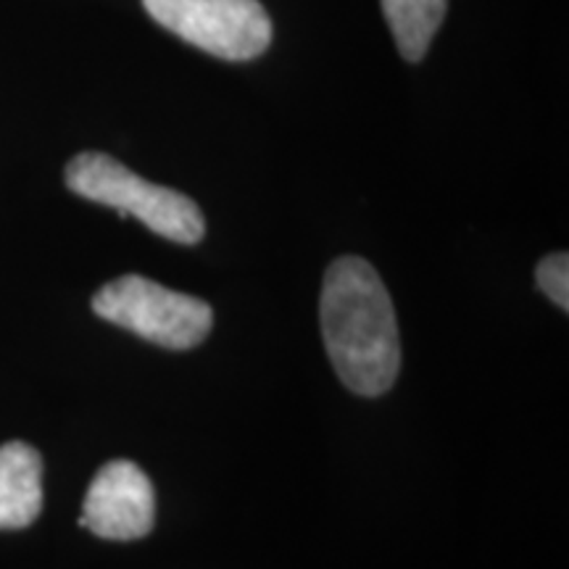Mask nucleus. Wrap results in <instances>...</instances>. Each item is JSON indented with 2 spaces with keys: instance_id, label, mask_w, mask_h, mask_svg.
<instances>
[{
  "instance_id": "f257e3e1",
  "label": "nucleus",
  "mask_w": 569,
  "mask_h": 569,
  "mask_svg": "<svg viewBox=\"0 0 569 569\" xmlns=\"http://www.w3.org/2000/svg\"><path fill=\"white\" fill-rule=\"evenodd\" d=\"M319 322L327 356L348 390L382 396L401 369L393 301L377 269L359 256L332 261L322 282Z\"/></svg>"
},
{
  "instance_id": "f03ea898",
  "label": "nucleus",
  "mask_w": 569,
  "mask_h": 569,
  "mask_svg": "<svg viewBox=\"0 0 569 569\" xmlns=\"http://www.w3.org/2000/svg\"><path fill=\"white\" fill-rule=\"evenodd\" d=\"M67 184L71 193L140 219L148 230L172 243L196 246L206 234L203 213L193 198L142 180L109 153L74 156L67 167Z\"/></svg>"
},
{
  "instance_id": "7ed1b4c3",
  "label": "nucleus",
  "mask_w": 569,
  "mask_h": 569,
  "mask_svg": "<svg viewBox=\"0 0 569 569\" xmlns=\"http://www.w3.org/2000/svg\"><path fill=\"white\" fill-rule=\"evenodd\" d=\"M92 311L106 322L172 351L201 346L213 325L211 306L201 298L177 293L140 274L106 282L92 298Z\"/></svg>"
},
{
  "instance_id": "20e7f679",
  "label": "nucleus",
  "mask_w": 569,
  "mask_h": 569,
  "mask_svg": "<svg viewBox=\"0 0 569 569\" xmlns=\"http://www.w3.org/2000/svg\"><path fill=\"white\" fill-rule=\"evenodd\" d=\"M156 24L224 61H251L272 42L259 0H142Z\"/></svg>"
},
{
  "instance_id": "39448f33",
  "label": "nucleus",
  "mask_w": 569,
  "mask_h": 569,
  "mask_svg": "<svg viewBox=\"0 0 569 569\" xmlns=\"http://www.w3.org/2000/svg\"><path fill=\"white\" fill-rule=\"evenodd\" d=\"M153 482L134 461L117 459L101 467L88 488L80 525L106 540H138L153 530Z\"/></svg>"
},
{
  "instance_id": "423d86ee",
  "label": "nucleus",
  "mask_w": 569,
  "mask_h": 569,
  "mask_svg": "<svg viewBox=\"0 0 569 569\" xmlns=\"http://www.w3.org/2000/svg\"><path fill=\"white\" fill-rule=\"evenodd\" d=\"M42 511V459L32 446H0V530L30 528Z\"/></svg>"
},
{
  "instance_id": "0eeeda50",
  "label": "nucleus",
  "mask_w": 569,
  "mask_h": 569,
  "mask_svg": "<svg viewBox=\"0 0 569 569\" xmlns=\"http://www.w3.org/2000/svg\"><path fill=\"white\" fill-rule=\"evenodd\" d=\"M448 0H382L388 27L401 56L411 63L422 61L432 38L446 19Z\"/></svg>"
},
{
  "instance_id": "6e6552de",
  "label": "nucleus",
  "mask_w": 569,
  "mask_h": 569,
  "mask_svg": "<svg viewBox=\"0 0 569 569\" xmlns=\"http://www.w3.org/2000/svg\"><path fill=\"white\" fill-rule=\"evenodd\" d=\"M536 280L561 311H569V256L565 251L546 256L536 269Z\"/></svg>"
}]
</instances>
